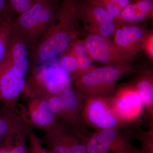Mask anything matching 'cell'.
<instances>
[{
    "label": "cell",
    "instance_id": "2",
    "mask_svg": "<svg viewBox=\"0 0 153 153\" xmlns=\"http://www.w3.org/2000/svg\"><path fill=\"white\" fill-rule=\"evenodd\" d=\"M135 71L131 64L127 63L94 66L87 71H77L70 75L75 89L85 97H108L114 94L116 83L122 76Z\"/></svg>",
    "mask_w": 153,
    "mask_h": 153
},
{
    "label": "cell",
    "instance_id": "29",
    "mask_svg": "<svg viewBox=\"0 0 153 153\" xmlns=\"http://www.w3.org/2000/svg\"><path fill=\"white\" fill-rule=\"evenodd\" d=\"M10 146L7 147L0 148V153H9V148H10Z\"/></svg>",
    "mask_w": 153,
    "mask_h": 153
},
{
    "label": "cell",
    "instance_id": "26",
    "mask_svg": "<svg viewBox=\"0 0 153 153\" xmlns=\"http://www.w3.org/2000/svg\"><path fill=\"white\" fill-rule=\"evenodd\" d=\"M11 10L7 0H0V26L11 18Z\"/></svg>",
    "mask_w": 153,
    "mask_h": 153
},
{
    "label": "cell",
    "instance_id": "6",
    "mask_svg": "<svg viewBox=\"0 0 153 153\" xmlns=\"http://www.w3.org/2000/svg\"><path fill=\"white\" fill-rule=\"evenodd\" d=\"M84 144L88 153H142L120 129H105L90 133Z\"/></svg>",
    "mask_w": 153,
    "mask_h": 153
},
{
    "label": "cell",
    "instance_id": "3",
    "mask_svg": "<svg viewBox=\"0 0 153 153\" xmlns=\"http://www.w3.org/2000/svg\"><path fill=\"white\" fill-rule=\"evenodd\" d=\"M52 0H33L27 10L13 20L12 30L22 36L32 52L57 10Z\"/></svg>",
    "mask_w": 153,
    "mask_h": 153
},
{
    "label": "cell",
    "instance_id": "16",
    "mask_svg": "<svg viewBox=\"0 0 153 153\" xmlns=\"http://www.w3.org/2000/svg\"><path fill=\"white\" fill-rule=\"evenodd\" d=\"M57 94L67 109L73 114L80 117L85 97L71 86L65 88Z\"/></svg>",
    "mask_w": 153,
    "mask_h": 153
},
{
    "label": "cell",
    "instance_id": "17",
    "mask_svg": "<svg viewBox=\"0 0 153 153\" xmlns=\"http://www.w3.org/2000/svg\"><path fill=\"white\" fill-rule=\"evenodd\" d=\"M136 22L140 24L153 17V0H134Z\"/></svg>",
    "mask_w": 153,
    "mask_h": 153
},
{
    "label": "cell",
    "instance_id": "9",
    "mask_svg": "<svg viewBox=\"0 0 153 153\" xmlns=\"http://www.w3.org/2000/svg\"><path fill=\"white\" fill-rule=\"evenodd\" d=\"M26 76L19 72L5 57L0 64V104L10 110L19 112L18 99L24 93Z\"/></svg>",
    "mask_w": 153,
    "mask_h": 153
},
{
    "label": "cell",
    "instance_id": "1",
    "mask_svg": "<svg viewBox=\"0 0 153 153\" xmlns=\"http://www.w3.org/2000/svg\"><path fill=\"white\" fill-rule=\"evenodd\" d=\"M81 0H63L52 22L33 49L37 65L64 53L80 34L77 24Z\"/></svg>",
    "mask_w": 153,
    "mask_h": 153
},
{
    "label": "cell",
    "instance_id": "11",
    "mask_svg": "<svg viewBox=\"0 0 153 153\" xmlns=\"http://www.w3.org/2000/svg\"><path fill=\"white\" fill-rule=\"evenodd\" d=\"M20 114L31 128H36L44 133L53 130L62 125L49 108L47 98L30 97L26 107L21 106Z\"/></svg>",
    "mask_w": 153,
    "mask_h": 153
},
{
    "label": "cell",
    "instance_id": "7",
    "mask_svg": "<svg viewBox=\"0 0 153 153\" xmlns=\"http://www.w3.org/2000/svg\"><path fill=\"white\" fill-rule=\"evenodd\" d=\"M108 99L113 111L126 126L139 120L145 106L132 84L120 86Z\"/></svg>",
    "mask_w": 153,
    "mask_h": 153
},
{
    "label": "cell",
    "instance_id": "13",
    "mask_svg": "<svg viewBox=\"0 0 153 153\" xmlns=\"http://www.w3.org/2000/svg\"><path fill=\"white\" fill-rule=\"evenodd\" d=\"M149 31L140 24L127 26L117 25L112 37L113 43L131 58L142 50L143 42Z\"/></svg>",
    "mask_w": 153,
    "mask_h": 153
},
{
    "label": "cell",
    "instance_id": "12",
    "mask_svg": "<svg viewBox=\"0 0 153 153\" xmlns=\"http://www.w3.org/2000/svg\"><path fill=\"white\" fill-rule=\"evenodd\" d=\"M40 139L51 153H88L85 145L72 131L63 125L45 133Z\"/></svg>",
    "mask_w": 153,
    "mask_h": 153
},
{
    "label": "cell",
    "instance_id": "20",
    "mask_svg": "<svg viewBox=\"0 0 153 153\" xmlns=\"http://www.w3.org/2000/svg\"><path fill=\"white\" fill-rule=\"evenodd\" d=\"M116 23L120 26H133L137 25L134 3L131 2L123 10L120 16L116 20Z\"/></svg>",
    "mask_w": 153,
    "mask_h": 153
},
{
    "label": "cell",
    "instance_id": "15",
    "mask_svg": "<svg viewBox=\"0 0 153 153\" xmlns=\"http://www.w3.org/2000/svg\"><path fill=\"white\" fill-rule=\"evenodd\" d=\"M146 108L151 120L153 118V77L151 72H144L132 83Z\"/></svg>",
    "mask_w": 153,
    "mask_h": 153
},
{
    "label": "cell",
    "instance_id": "25",
    "mask_svg": "<svg viewBox=\"0 0 153 153\" xmlns=\"http://www.w3.org/2000/svg\"><path fill=\"white\" fill-rule=\"evenodd\" d=\"M142 50L144 51L149 59L153 60V31L150 30L143 42Z\"/></svg>",
    "mask_w": 153,
    "mask_h": 153
},
{
    "label": "cell",
    "instance_id": "23",
    "mask_svg": "<svg viewBox=\"0 0 153 153\" xmlns=\"http://www.w3.org/2000/svg\"><path fill=\"white\" fill-rule=\"evenodd\" d=\"M76 57L87 55L86 48L83 40L76 38L71 44L65 52Z\"/></svg>",
    "mask_w": 153,
    "mask_h": 153
},
{
    "label": "cell",
    "instance_id": "22",
    "mask_svg": "<svg viewBox=\"0 0 153 153\" xmlns=\"http://www.w3.org/2000/svg\"><path fill=\"white\" fill-rule=\"evenodd\" d=\"M61 68L71 75L78 71L76 57L68 53L63 55L59 62Z\"/></svg>",
    "mask_w": 153,
    "mask_h": 153
},
{
    "label": "cell",
    "instance_id": "14",
    "mask_svg": "<svg viewBox=\"0 0 153 153\" xmlns=\"http://www.w3.org/2000/svg\"><path fill=\"white\" fill-rule=\"evenodd\" d=\"M29 52L24 38L11 30L5 57L17 71L25 76L30 70Z\"/></svg>",
    "mask_w": 153,
    "mask_h": 153
},
{
    "label": "cell",
    "instance_id": "27",
    "mask_svg": "<svg viewBox=\"0 0 153 153\" xmlns=\"http://www.w3.org/2000/svg\"><path fill=\"white\" fill-rule=\"evenodd\" d=\"M76 59L78 65V70L77 71L80 72L87 71L94 66L91 64L92 60H91L87 55L77 57Z\"/></svg>",
    "mask_w": 153,
    "mask_h": 153
},
{
    "label": "cell",
    "instance_id": "8",
    "mask_svg": "<svg viewBox=\"0 0 153 153\" xmlns=\"http://www.w3.org/2000/svg\"><path fill=\"white\" fill-rule=\"evenodd\" d=\"M79 19H82L84 29L88 33L108 39L113 36L118 25L106 10L91 0H81Z\"/></svg>",
    "mask_w": 153,
    "mask_h": 153
},
{
    "label": "cell",
    "instance_id": "5",
    "mask_svg": "<svg viewBox=\"0 0 153 153\" xmlns=\"http://www.w3.org/2000/svg\"><path fill=\"white\" fill-rule=\"evenodd\" d=\"M80 117L83 124L95 129L96 131L126 126L113 111L108 97H85Z\"/></svg>",
    "mask_w": 153,
    "mask_h": 153
},
{
    "label": "cell",
    "instance_id": "18",
    "mask_svg": "<svg viewBox=\"0 0 153 153\" xmlns=\"http://www.w3.org/2000/svg\"><path fill=\"white\" fill-rule=\"evenodd\" d=\"M30 128L27 124L15 135L13 143L9 148V153H30L27 139Z\"/></svg>",
    "mask_w": 153,
    "mask_h": 153
},
{
    "label": "cell",
    "instance_id": "10",
    "mask_svg": "<svg viewBox=\"0 0 153 153\" xmlns=\"http://www.w3.org/2000/svg\"><path fill=\"white\" fill-rule=\"evenodd\" d=\"M83 41L87 56L92 61L106 65L127 64L130 58L115 46L111 39L89 34Z\"/></svg>",
    "mask_w": 153,
    "mask_h": 153
},
{
    "label": "cell",
    "instance_id": "4",
    "mask_svg": "<svg viewBox=\"0 0 153 153\" xmlns=\"http://www.w3.org/2000/svg\"><path fill=\"white\" fill-rule=\"evenodd\" d=\"M54 60L39 64L31 69L23 93L27 98H47L71 86L70 74Z\"/></svg>",
    "mask_w": 153,
    "mask_h": 153
},
{
    "label": "cell",
    "instance_id": "21",
    "mask_svg": "<svg viewBox=\"0 0 153 153\" xmlns=\"http://www.w3.org/2000/svg\"><path fill=\"white\" fill-rule=\"evenodd\" d=\"M30 153H51L43 146L40 138L30 128L27 136Z\"/></svg>",
    "mask_w": 153,
    "mask_h": 153
},
{
    "label": "cell",
    "instance_id": "19",
    "mask_svg": "<svg viewBox=\"0 0 153 153\" xmlns=\"http://www.w3.org/2000/svg\"><path fill=\"white\" fill-rule=\"evenodd\" d=\"M13 20L12 19H9L0 26V64L4 59L7 53Z\"/></svg>",
    "mask_w": 153,
    "mask_h": 153
},
{
    "label": "cell",
    "instance_id": "24",
    "mask_svg": "<svg viewBox=\"0 0 153 153\" xmlns=\"http://www.w3.org/2000/svg\"><path fill=\"white\" fill-rule=\"evenodd\" d=\"M11 11L19 15L25 13L32 5L33 0H7Z\"/></svg>",
    "mask_w": 153,
    "mask_h": 153
},
{
    "label": "cell",
    "instance_id": "28",
    "mask_svg": "<svg viewBox=\"0 0 153 153\" xmlns=\"http://www.w3.org/2000/svg\"><path fill=\"white\" fill-rule=\"evenodd\" d=\"M121 10L126 7L131 3V0H106Z\"/></svg>",
    "mask_w": 153,
    "mask_h": 153
}]
</instances>
